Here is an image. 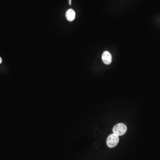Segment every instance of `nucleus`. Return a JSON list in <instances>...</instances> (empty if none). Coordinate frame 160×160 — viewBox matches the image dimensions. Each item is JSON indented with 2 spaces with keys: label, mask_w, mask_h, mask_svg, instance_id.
I'll list each match as a JSON object with an SVG mask.
<instances>
[{
  "label": "nucleus",
  "mask_w": 160,
  "mask_h": 160,
  "mask_svg": "<svg viewBox=\"0 0 160 160\" xmlns=\"http://www.w3.org/2000/svg\"><path fill=\"white\" fill-rule=\"evenodd\" d=\"M69 5H71V0H69Z\"/></svg>",
  "instance_id": "423d86ee"
},
{
  "label": "nucleus",
  "mask_w": 160,
  "mask_h": 160,
  "mask_svg": "<svg viewBox=\"0 0 160 160\" xmlns=\"http://www.w3.org/2000/svg\"><path fill=\"white\" fill-rule=\"evenodd\" d=\"M127 130V128L126 124L123 123H119L115 125L113 127L112 131L113 133L117 136H122L126 133Z\"/></svg>",
  "instance_id": "f257e3e1"
},
{
  "label": "nucleus",
  "mask_w": 160,
  "mask_h": 160,
  "mask_svg": "<svg viewBox=\"0 0 160 160\" xmlns=\"http://www.w3.org/2000/svg\"><path fill=\"white\" fill-rule=\"evenodd\" d=\"M66 16L68 21L69 22H72L75 19L76 14L75 11L73 10L69 9L67 11Z\"/></svg>",
  "instance_id": "20e7f679"
},
{
  "label": "nucleus",
  "mask_w": 160,
  "mask_h": 160,
  "mask_svg": "<svg viewBox=\"0 0 160 160\" xmlns=\"http://www.w3.org/2000/svg\"><path fill=\"white\" fill-rule=\"evenodd\" d=\"M102 59L103 62L106 65H110L112 61V57L109 52L106 51L102 54Z\"/></svg>",
  "instance_id": "7ed1b4c3"
},
{
  "label": "nucleus",
  "mask_w": 160,
  "mask_h": 160,
  "mask_svg": "<svg viewBox=\"0 0 160 160\" xmlns=\"http://www.w3.org/2000/svg\"><path fill=\"white\" fill-rule=\"evenodd\" d=\"M119 141L118 136L116 134H113L109 135L107 139V145L110 148H113L118 144Z\"/></svg>",
  "instance_id": "f03ea898"
},
{
  "label": "nucleus",
  "mask_w": 160,
  "mask_h": 160,
  "mask_svg": "<svg viewBox=\"0 0 160 160\" xmlns=\"http://www.w3.org/2000/svg\"><path fill=\"white\" fill-rule=\"evenodd\" d=\"M2 60L1 59V57H0V64H1V62H2Z\"/></svg>",
  "instance_id": "39448f33"
}]
</instances>
